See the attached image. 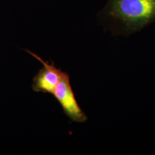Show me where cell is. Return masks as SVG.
I'll use <instances>...</instances> for the list:
<instances>
[{"label": "cell", "instance_id": "1", "mask_svg": "<svg viewBox=\"0 0 155 155\" xmlns=\"http://www.w3.org/2000/svg\"><path fill=\"white\" fill-rule=\"evenodd\" d=\"M98 17L113 33L128 36L155 21V0H108Z\"/></svg>", "mask_w": 155, "mask_h": 155}, {"label": "cell", "instance_id": "3", "mask_svg": "<svg viewBox=\"0 0 155 155\" xmlns=\"http://www.w3.org/2000/svg\"><path fill=\"white\" fill-rule=\"evenodd\" d=\"M25 51L40 61L43 65L33 78L32 85L33 91L53 95L56 86L64 72L61 69L58 68L54 62L49 64L32 51L28 50Z\"/></svg>", "mask_w": 155, "mask_h": 155}, {"label": "cell", "instance_id": "2", "mask_svg": "<svg viewBox=\"0 0 155 155\" xmlns=\"http://www.w3.org/2000/svg\"><path fill=\"white\" fill-rule=\"evenodd\" d=\"M53 95L61 105L64 114L72 121L84 122L87 121V117L78 103L67 72H63Z\"/></svg>", "mask_w": 155, "mask_h": 155}]
</instances>
